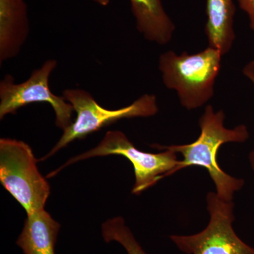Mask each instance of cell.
I'll list each match as a JSON object with an SVG mask.
<instances>
[{
  "mask_svg": "<svg viewBox=\"0 0 254 254\" xmlns=\"http://www.w3.org/2000/svg\"><path fill=\"white\" fill-rule=\"evenodd\" d=\"M163 150L161 153H150L136 148L123 132L110 131L105 134L99 144L93 149L68 160L58 170L53 171L47 178L55 176L60 170L68 165L96 156L110 155H122L131 162L134 170L135 182L132 193L140 194L143 190L154 186L164 177L173 175L180 160L177 153L167 148H157Z\"/></svg>",
  "mask_w": 254,
  "mask_h": 254,
  "instance_id": "cell-5",
  "label": "cell"
},
{
  "mask_svg": "<svg viewBox=\"0 0 254 254\" xmlns=\"http://www.w3.org/2000/svg\"><path fill=\"white\" fill-rule=\"evenodd\" d=\"M31 147L22 141L0 139V182L27 215L44 209L50 185L39 173Z\"/></svg>",
  "mask_w": 254,
  "mask_h": 254,
  "instance_id": "cell-4",
  "label": "cell"
},
{
  "mask_svg": "<svg viewBox=\"0 0 254 254\" xmlns=\"http://www.w3.org/2000/svg\"><path fill=\"white\" fill-rule=\"evenodd\" d=\"M136 27L145 39L165 46L171 41L175 24L167 14L162 0H130Z\"/></svg>",
  "mask_w": 254,
  "mask_h": 254,
  "instance_id": "cell-9",
  "label": "cell"
},
{
  "mask_svg": "<svg viewBox=\"0 0 254 254\" xmlns=\"http://www.w3.org/2000/svg\"><path fill=\"white\" fill-rule=\"evenodd\" d=\"M29 33L24 0H0V62L17 56Z\"/></svg>",
  "mask_w": 254,
  "mask_h": 254,
  "instance_id": "cell-8",
  "label": "cell"
},
{
  "mask_svg": "<svg viewBox=\"0 0 254 254\" xmlns=\"http://www.w3.org/2000/svg\"><path fill=\"white\" fill-rule=\"evenodd\" d=\"M60 225L46 210L27 215L16 244L24 254H55Z\"/></svg>",
  "mask_w": 254,
  "mask_h": 254,
  "instance_id": "cell-10",
  "label": "cell"
},
{
  "mask_svg": "<svg viewBox=\"0 0 254 254\" xmlns=\"http://www.w3.org/2000/svg\"><path fill=\"white\" fill-rule=\"evenodd\" d=\"M64 99L72 105L76 113L74 122L64 130L63 136L48 154L40 159L43 161L68 143L81 139L123 119L148 118L158 112V101L155 95L145 94L125 108L108 110L100 106L88 92L81 89H66L63 91Z\"/></svg>",
  "mask_w": 254,
  "mask_h": 254,
  "instance_id": "cell-3",
  "label": "cell"
},
{
  "mask_svg": "<svg viewBox=\"0 0 254 254\" xmlns=\"http://www.w3.org/2000/svg\"><path fill=\"white\" fill-rule=\"evenodd\" d=\"M225 120V115L222 110L215 111L213 106L207 105L199 120L200 135L195 141L189 144L168 146L154 144L152 148H167L182 155L183 160H180L173 174L190 166L205 168L215 184L217 194L222 199L231 201L234 194L245 185V181L222 170L217 155L222 145L244 143L248 140L250 133L244 125L233 128H227Z\"/></svg>",
  "mask_w": 254,
  "mask_h": 254,
  "instance_id": "cell-1",
  "label": "cell"
},
{
  "mask_svg": "<svg viewBox=\"0 0 254 254\" xmlns=\"http://www.w3.org/2000/svg\"><path fill=\"white\" fill-rule=\"evenodd\" d=\"M235 11L233 0H206L205 31L208 46L218 50L222 55L230 51L235 40Z\"/></svg>",
  "mask_w": 254,
  "mask_h": 254,
  "instance_id": "cell-11",
  "label": "cell"
},
{
  "mask_svg": "<svg viewBox=\"0 0 254 254\" xmlns=\"http://www.w3.org/2000/svg\"><path fill=\"white\" fill-rule=\"evenodd\" d=\"M243 73L246 77L250 80L254 86V61L250 62L246 65L243 69ZM250 162L252 170L254 171V149L250 153Z\"/></svg>",
  "mask_w": 254,
  "mask_h": 254,
  "instance_id": "cell-14",
  "label": "cell"
},
{
  "mask_svg": "<svg viewBox=\"0 0 254 254\" xmlns=\"http://www.w3.org/2000/svg\"><path fill=\"white\" fill-rule=\"evenodd\" d=\"M57 64L56 60H48L21 83H15L11 75H6L0 82V119L31 103H47L54 110L56 126L63 131L67 128L73 123V106L63 96L55 95L49 86L50 74Z\"/></svg>",
  "mask_w": 254,
  "mask_h": 254,
  "instance_id": "cell-7",
  "label": "cell"
},
{
  "mask_svg": "<svg viewBox=\"0 0 254 254\" xmlns=\"http://www.w3.org/2000/svg\"><path fill=\"white\" fill-rule=\"evenodd\" d=\"M210 220L204 230L192 235H172L170 240L187 254H254V248L245 243L234 230L232 200L222 199L215 192L206 195Z\"/></svg>",
  "mask_w": 254,
  "mask_h": 254,
  "instance_id": "cell-6",
  "label": "cell"
},
{
  "mask_svg": "<svg viewBox=\"0 0 254 254\" xmlns=\"http://www.w3.org/2000/svg\"><path fill=\"white\" fill-rule=\"evenodd\" d=\"M222 56L218 50L209 46L195 54L166 52L159 58L164 84L177 92L184 108L198 109L213 98Z\"/></svg>",
  "mask_w": 254,
  "mask_h": 254,
  "instance_id": "cell-2",
  "label": "cell"
},
{
  "mask_svg": "<svg viewBox=\"0 0 254 254\" xmlns=\"http://www.w3.org/2000/svg\"><path fill=\"white\" fill-rule=\"evenodd\" d=\"M102 234L107 243L117 242L123 246L127 254H147L137 242L122 217L107 220L102 225Z\"/></svg>",
  "mask_w": 254,
  "mask_h": 254,
  "instance_id": "cell-12",
  "label": "cell"
},
{
  "mask_svg": "<svg viewBox=\"0 0 254 254\" xmlns=\"http://www.w3.org/2000/svg\"><path fill=\"white\" fill-rule=\"evenodd\" d=\"M241 9L248 14L250 28L254 33V0H238Z\"/></svg>",
  "mask_w": 254,
  "mask_h": 254,
  "instance_id": "cell-13",
  "label": "cell"
},
{
  "mask_svg": "<svg viewBox=\"0 0 254 254\" xmlns=\"http://www.w3.org/2000/svg\"><path fill=\"white\" fill-rule=\"evenodd\" d=\"M93 1L102 5V6H107L110 2V0H93Z\"/></svg>",
  "mask_w": 254,
  "mask_h": 254,
  "instance_id": "cell-15",
  "label": "cell"
}]
</instances>
